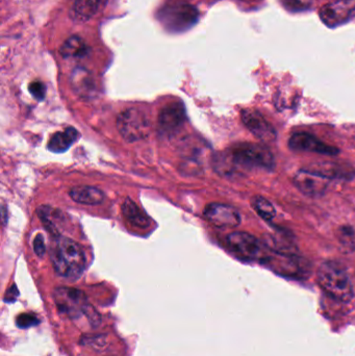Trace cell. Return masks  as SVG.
Returning a JSON list of instances; mask_svg holds the SVG:
<instances>
[{
    "label": "cell",
    "instance_id": "6da1fadb",
    "mask_svg": "<svg viewBox=\"0 0 355 356\" xmlns=\"http://www.w3.org/2000/svg\"><path fill=\"white\" fill-rule=\"evenodd\" d=\"M275 167L273 154L266 146L254 143H240L219 152L214 158V168L223 176H233L244 170L265 169L272 170Z\"/></svg>",
    "mask_w": 355,
    "mask_h": 356
},
{
    "label": "cell",
    "instance_id": "7a4b0ae2",
    "mask_svg": "<svg viewBox=\"0 0 355 356\" xmlns=\"http://www.w3.org/2000/svg\"><path fill=\"white\" fill-rule=\"evenodd\" d=\"M51 262L56 274L75 280L85 269V254L76 241L69 237H58L52 249Z\"/></svg>",
    "mask_w": 355,
    "mask_h": 356
},
{
    "label": "cell",
    "instance_id": "3957f363",
    "mask_svg": "<svg viewBox=\"0 0 355 356\" xmlns=\"http://www.w3.org/2000/svg\"><path fill=\"white\" fill-rule=\"evenodd\" d=\"M317 280L329 295L340 301L349 302L354 291L349 274L336 262H325L319 266Z\"/></svg>",
    "mask_w": 355,
    "mask_h": 356
},
{
    "label": "cell",
    "instance_id": "277c9868",
    "mask_svg": "<svg viewBox=\"0 0 355 356\" xmlns=\"http://www.w3.org/2000/svg\"><path fill=\"white\" fill-rule=\"evenodd\" d=\"M226 241L231 251L244 260L265 262L272 251L258 237L244 231L231 233Z\"/></svg>",
    "mask_w": 355,
    "mask_h": 356
},
{
    "label": "cell",
    "instance_id": "5b68a950",
    "mask_svg": "<svg viewBox=\"0 0 355 356\" xmlns=\"http://www.w3.org/2000/svg\"><path fill=\"white\" fill-rule=\"evenodd\" d=\"M117 128L126 142H137L148 137L150 122L143 110L127 108L119 115Z\"/></svg>",
    "mask_w": 355,
    "mask_h": 356
},
{
    "label": "cell",
    "instance_id": "8992f818",
    "mask_svg": "<svg viewBox=\"0 0 355 356\" xmlns=\"http://www.w3.org/2000/svg\"><path fill=\"white\" fill-rule=\"evenodd\" d=\"M198 12L190 4L179 3L166 6L160 12L163 24L170 31H181L191 27L197 21Z\"/></svg>",
    "mask_w": 355,
    "mask_h": 356
},
{
    "label": "cell",
    "instance_id": "52a82bcc",
    "mask_svg": "<svg viewBox=\"0 0 355 356\" xmlns=\"http://www.w3.org/2000/svg\"><path fill=\"white\" fill-rule=\"evenodd\" d=\"M53 298L58 310L72 318L85 314L90 307L85 293L74 287H56L53 291Z\"/></svg>",
    "mask_w": 355,
    "mask_h": 356
},
{
    "label": "cell",
    "instance_id": "ba28073f",
    "mask_svg": "<svg viewBox=\"0 0 355 356\" xmlns=\"http://www.w3.org/2000/svg\"><path fill=\"white\" fill-rule=\"evenodd\" d=\"M355 15V0H337L325 4L319 12L321 21L327 27L335 28L349 22Z\"/></svg>",
    "mask_w": 355,
    "mask_h": 356
},
{
    "label": "cell",
    "instance_id": "9c48e42d",
    "mask_svg": "<svg viewBox=\"0 0 355 356\" xmlns=\"http://www.w3.org/2000/svg\"><path fill=\"white\" fill-rule=\"evenodd\" d=\"M206 220L218 228H235L241 223V216L233 206L224 203H210L204 210Z\"/></svg>",
    "mask_w": 355,
    "mask_h": 356
},
{
    "label": "cell",
    "instance_id": "30bf717a",
    "mask_svg": "<svg viewBox=\"0 0 355 356\" xmlns=\"http://www.w3.org/2000/svg\"><path fill=\"white\" fill-rule=\"evenodd\" d=\"M241 118L245 126L263 143L270 144L276 139L274 127L258 110L246 108L242 110Z\"/></svg>",
    "mask_w": 355,
    "mask_h": 356
},
{
    "label": "cell",
    "instance_id": "8fae6325",
    "mask_svg": "<svg viewBox=\"0 0 355 356\" xmlns=\"http://www.w3.org/2000/svg\"><path fill=\"white\" fill-rule=\"evenodd\" d=\"M289 147L293 151L314 152V153L325 154V155L335 156L339 154L340 150L337 147L329 145L319 139L315 135L308 133H294L289 139Z\"/></svg>",
    "mask_w": 355,
    "mask_h": 356
},
{
    "label": "cell",
    "instance_id": "7c38bea8",
    "mask_svg": "<svg viewBox=\"0 0 355 356\" xmlns=\"http://www.w3.org/2000/svg\"><path fill=\"white\" fill-rule=\"evenodd\" d=\"M331 179L312 170H300L294 176L296 187L304 195L322 196L329 187Z\"/></svg>",
    "mask_w": 355,
    "mask_h": 356
},
{
    "label": "cell",
    "instance_id": "4fadbf2b",
    "mask_svg": "<svg viewBox=\"0 0 355 356\" xmlns=\"http://www.w3.org/2000/svg\"><path fill=\"white\" fill-rule=\"evenodd\" d=\"M187 120L185 106L183 103L168 104L160 110L158 115V128L165 135H174Z\"/></svg>",
    "mask_w": 355,
    "mask_h": 356
},
{
    "label": "cell",
    "instance_id": "5bb4252c",
    "mask_svg": "<svg viewBox=\"0 0 355 356\" xmlns=\"http://www.w3.org/2000/svg\"><path fill=\"white\" fill-rule=\"evenodd\" d=\"M73 91L83 99H91L96 93V85L91 73L87 69L77 67L71 74Z\"/></svg>",
    "mask_w": 355,
    "mask_h": 356
},
{
    "label": "cell",
    "instance_id": "9a60e30c",
    "mask_svg": "<svg viewBox=\"0 0 355 356\" xmlns=\"http://www.w3.org/2000/svg\"><path fill=\"white\" fill-rule=\"evenodd\" d=\"M69 196L73 201L85 205H97L102 203L104 200V193L101 189L90 185H79L72 187L69 191Z\"/></svg>",
    "mask_w": 355,
    "mask_h": 356
},
{
    "label": "cell",
    "instance_id": "2e32d148",
    "mask_svg": "<svg viewBox=\"0 0 355 356\" xmlns=\"http://www.w3.org/2000/svg\"><path fill=\"white\" fill-rule=\"evenodd\" d=\"M79 133L73 127L65 128L63 131L54 133L48 142V149L54 153H63L79 139Z\"/></svg>",
    "mask_w": 355,
    "mask_h": 356
},
{
    "label": "cell",
    "instance_id": "e0dca14e",
    "mask_svg": "<svg viewBox=\"0 0 355 356\" xmlns=\"http://www.w3.org/2000/svg\"><path fill=\"white\" fill-rule=\"evenodd\" d=\"M123 216L133 226L139 228H147L150 225V218L137 205L133 200L125 199L122 204Z\"/></svg>",
    "mask_w": 355,
    "mask_h": 356
},
{
    "label": "cell",
    "instance_id": "ac0fdd59",
    "mask_svg": "<svg viewBox=\"0 0 355 356\" xmlns=\"http://www.w3.org/2000/svg\"><path fill=\"white\" fill-rule=\"evenodd\" d=\"M100 0H75L72 6L75 21L85 22L96 14L99 8Z\"/></svg>",
    "mask_w": 355,
    "mask_h": 356
},
{
    "label": "cell",
    "instance_id": "d6986e66",
    "mask_svg": "<svg viewBox=\"0 0 355 356\" xmlns=\"http://www.w3.org/2000/svg\"><path fill=\"white\" fill-rule=\"evenodd\" d=\"M87 51L85 41L77 35L67 39L60 49V54L65 58H83Z\"/></svg>",
    "mask_w": 355,
    "mask_h": 356
},
{
    "label": "cell",
    "instance_id": "ffe728a7",
    "mask_svg": "<svg viewBox=\"0 0 355 356\" xmlns=\"http://www.w3.org/2000/svg\"><path fill=\"white\" fill-rule=\"evenodd\" d=\"M38 216L41 219V222L45 225L49 232L56 235L58 230V220H60V210H54L50 206H40L37 210Z\"/></svg>",
    "mask_w": 355,
    "mask_h": 356
},
{
    "label": "cell",
    "instance_id": "44dd1931",
    "mask_svg": "<svg viewBox=\"0 0 355 356\" xmlns=\"http://www.w3.org/2000/svg\"><path fill=\"white\" fill-rule=\"evenodd\" d=\"M338 241L341 249L346 253H352L355 250V231L352 226L343 225L337 231Z\"/></svg>",
    "mask_w": 355,
    "mask_h": 356
},
{
    "label": "cell",
    "instance_id": "7402d4cb",
    "mask_svg": "<svg viewBox=\"0 0 355 356\" xmlns=\"http://www.w3.org/2000/svg\"><path fill=\"white\" fill-rule=\"evenodd\" d=\"M252 207L256 210L258 214L262 217L264 220L271 221L276 216V210L274 205L262 196H256L251 200Z\"/></svg>",
    "mask_w": 355,
    "mask_h": 356
},
{
    "label": "cell",
    "instance_id": "603a6c76",
    "mask_svg": "<svg viewBox=\"0 0 355 356\" xmlns=\"http://www.w3.org/2000/svg\"><path fill=\"white\" fill-rule=\"evenodd\" d=\"M28 91L35 99L41 101L45 98L47 90H46L45 85L42 81L37 80L29 83Z\"/></svg>",
    "mask_w": 355,
    "mask_h": 356
},
{
    "label": "cell",
    "instance_id": "cb8c5ba5",
    "mask_svg": "<svg viewBox=\"0 0 355 356\" xmlns=\"http://www.w3.org/2000/svg\"><path fill=\"white\" fill-rule=\"evenodd\" d=\"M16 323L20 328H28L33 325H37L39 320L33 314H22L17 318Z\"/></svg>",
    "mask_w": 355,
    "mask_h": 356
},
{
    "label": "cell",
    "instance_id": "d4e9b609",
    "mask_svg": "<svg viewBox=\"0 0 355 356\" xmlns=\"http://www.w3.org/2000/svg\"><path fill=\"white\" fill-rule=\"evenodd\" d=\"M283 4L289 10L298 12V10H302L304 8H308L311 4V0H283Z\"/></svg>",
    "mask_w": 355,
    "mask_h": 356
},
{
    "label": "cell",
    "instance_id": "484cf974",
    "mask_svg": "<svg viewBox=\"0 0 355 356\" xmlns=\"http://www.w3.org/2000/svg\"><path fill=\"white\" fill-rule=\"evenodd\" d=\"M33 250H35V253H37V255L40 256V257L44 255V253L46 252V246L43 235H38L37 237H35V241H33Z\"/></svg>",
    "mask_w": 355,
    "mask_h": 356
},
{
    "label": "cell",
    "instance_id": "4316f807",
    "mask_svg": "<svg viewBox=\"0 0 355 356\" xmlns=\"http://www.w3.org/2000/svg\"><path fill=\"white\" fill-rule=\"evenodd\" d=\"M18 297V289H17L16 285H13L12 287L8 289L6 291V297H4V301L13 302Z\"/></svg>",
    "mask_w": 355,
    "mask_h": 356
}]
</instances>
